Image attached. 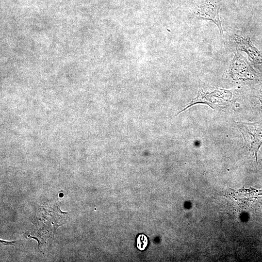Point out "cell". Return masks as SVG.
I'll return each instance as SVG.
<instances>
[{
    "mask_svg": "<svg viewBox=\"0 0 262 262\" xmlns=\"http://www.w3.org/2000/svg\"><path fill=\"white\" fill-rule=\"evenodd\" d=\"M232 97V93L229 91L224 89H216L212 92H204L202 89L198 90L197 96L194 98L182 110L180 111L177 115L183 112L191 106L197 104H207L212 108L216 106L217 100L216 98L223 100H228Z\"/></svg>",
    "mask_w": 262,
    "mask_h": 262,
    "instance_id": "2",
    "label": "cell"
},
{
    "mask_svg": "<svg viewBox=\"0 0 262 262\" xmlns=\"http://www.w3.org/2000/svg\"><path fill=\"white\" fill-rule=\"evenodd\" d=\"M244 139V146L254 155L257 161V153L262 145V121L255 123L236 122Z\"/></svg>",
    "mask_w": 262,
    "mask_h": 262,
    "instance_id": "1",
    "label": "cell"
},
{
    "mask_svg": "<svg viewBox=\"0 0 262 262\" xmlns=\"http://www.w3.org/2000/svg\"><path fill=\"white\" fill-rule=\"evenodd\" d=\"M233 38L239 49L247 54L251 62L262 64V53L252 44L249 36L236 35Z\"/></svg>",
    "mask_w": 262,
    "mask_h": 262,
    "instance_id": "4",
    "label": "cell"
},
{
    "mask_svg": "<svg viewBox=\"0 0 262 262\" xmlns=\"http://www.w3.org/2000/svg\"><path fill=\"white\" fill-rule=\"evenodd\" d=\"M260 100L262 103V93L260 98Z\"/></svg>",
    "mask_w": 262,
    "mask_h": 262,
    "instance_id": "6",
    "label": "cell"
},
{
    "mask_svg": "<svg viewBox=\"0 0 262 262\" xmlns=\"http://www.w3.org/2000/svg\"><path fill=\"white\" fill-rule=\"evenodd\" d=\"M219 5L216 1H206L200 5L197 14L200 19L213 21L218 27L220 34H223V29L219 16Z\"/></svg>",
    "mask_w": 262,
    "mask_h": 262,
    "instance_id": "3",
    "label": "cell"
},
{
    "mask_svg": "<svg viewBox=\"0 0 262 262\" xmlns=\"http://www.w3.org/2000/svg\"><path fill=\"white\" fill-rule=\"evenodd\" d=\"M232 74L241 78L250 79L251 73L244 58L238 52L235 53L231 66Z\"/></svg>",
    "mask_w": 262,
    "mask_h": 262,
    "instance_id": "5",
    "label": "cell"
}]
</instances>
